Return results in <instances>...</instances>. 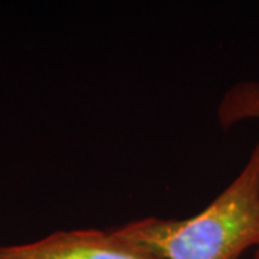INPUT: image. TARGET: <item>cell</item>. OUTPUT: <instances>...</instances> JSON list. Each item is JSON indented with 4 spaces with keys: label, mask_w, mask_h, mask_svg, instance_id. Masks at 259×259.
<instances>
[{
    "label": "cell",
    "mask_w": 259,
    "mask_h": 259,
    "mask_svg": "<svg viewBox=\"0 0 259 259\" xmlns=\"http://www.w3.org/2000/svg\"><path fill=\"white\" fill-rule=\"evenodd\" d=\"M0 259H156L112 231H58L42 239L0 246Z\"/></svg>",
    "instance_id": "cell-2"
},
{
    "label": "cell",
    "mask_w": 259,
    "mask_h": 259,
    "mask_svg": "<svg viewBox=\"0 0 259 259\" xmlns=\"http://www.w3.org/2000/svg\"><path fill=\"white\" fill-rule=\"evenodd\" d=\"M216 118L222 128H232L245 121H259L258 81H242L229 87L218 104ZM255 259H259V248L255 250Z\"/></svg>",
    "instance_id": "cell-3"
},
{
    "label": "cell",
    "mask_w": 259,
    "mask_h": 259,
    "mask_svg": "<svg viewBox=\"0 0 259 259\" xmlns=\"http://www.w3.org/2000/svg\"><path fill=\"white\" fill-rule=\"evenodd\" d=\"M112 232L156 259H238L258 249L259 139L238 176L193 218H144Z\"/></svg>",
    "instance_id": "cell-1"
}]
</instances>
